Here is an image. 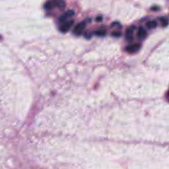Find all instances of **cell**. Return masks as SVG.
Segmentation results:
<instances>
[{
	"label": "cell",
	"mask_w": 169,
	"mask_h": 169,
	"mask_svg": "<svg viewBox=\"0 0 169 169\" xmlns=\"http://www.w3.org/2000/svg\"><path fill=\"white\" fill-rule=\"evenodd\" d=\"M96 21H102V17H101V16H98V17L96 18Z\"/></svg>",
	"instance_id": "obj_12"
},
{
	"label": "cell",
	"mask_w": 169,
	"mask_h": 169,
	"mask_svg": "<svg viewBox=\"0 0 169 169\" xmlns=\"http://www.w3.org/2000/svg\"><path fill=\"white\" fill-rule=\"evenodd\" d=\"M157 25H158V23L155 21H149L146 23L147 27L149 29L155 28L156 27H157Z\"/></svg>",
	"instance_id": "obj_8"
},
{
	"label": "cell",
	"mask_w": 169,
	"mask_h": 169,
	"mask_svg": "<svg viewBox=\"0 0 169 169\" xmlns=\"http://www.w3.org/2000/svg\"><path fill=\"white\" fill-rule=\"evenodd\" d=\"M74 11L72 10H69L65 13L64 15H61V17L59 19V21L61 23H65L67 22V21L70 17L74 15Z\"/></svg>",
	"instance_id": "obj_5"
},
{
	"label": "cell",
	"mask_w": 169,
	"mask_h": 169,
	"mask_svg": "<svg viewBox=\"0 0 169 169\" xmlns=\"http://www.w3.org/2000/svg\"><path fill=\"white\" fill-rule=\"evenodd\" d=\"M147 36V33L146 31L145 30V29L142 27H140L137 33V38H139V40H143L146 38Z\"/></svg>",
	"instance_id": "obj_6"
},
{
	"label": "cell",
	"mask_w": 169,
	"mask_h": 169,
	"mask_svg": "<svg viewBox=\"0 0 169 169\" xmlns=\"http://www.w3.org/2000/svg\"><path fill=\"white\" fill-rule=\"evenodd\" d=\"M94 34L96 35V36L102 37V36H105L106 35L107 31L105 29H101L95 31V32H94Z\"/></svg>",
	"instance_id": "obj_9"
},
{
	"label": "cell",
	"mask_w": 169,
	"mask_h": 169,
	"mask_svg": "<svg viewBox=\"0 0 169 169\" xmlns=\"http://www.w3.org/2000/svg\"><path fill=\"white\" fill-rule=\"evenodd\" d=\"M66 6V3L62 1H48L44 5V8L46 10H51L55 7L63 8Z\"/></svg>",
	"instance_id": "obj_1"
},
{
	"label": "cell",
	"mask_w": 169,
	"mask_h": 169,
	"mask_svg": "<svg viewBox=\"0 0 169 169\" xmlns=\"http://www.w3.org/2000/svg\"><path fill=\"white\" fill-rule=\"evenodd\" d=\"M112 35L115 37H120L122 35V34L119 32H113L112 33Z\"/></svg>",
	"instance_id": "obj_11"
},
{
	"label": "cell",
	"mask_w": 169,
	"mask_h": 169,
	"mask_svg": "<svg viewBox=\"0 0 169 169\" xmlns=\"http://www.w3.org/2000/svg\"><path fill=\"white\" fill-rule=\"evenodd\" d=\"M74 23V19H72L70 21H67L62 25L60 27V30L63 33H66L68 31L70 28L72 27Z\"/></svg>",
	"instance_id": "obj_4"
},
{
	"label": "cell",
	"mask_w": 169,
	"mask_h": 169,
	"mask_svg": "<svg viewBox=\"0 0 169 169\" xmlns=\"http://www.w3.org/2000/svg\"><path fill=\"white\" fill-rule=\"evenodd\" d=\"M135 29V27H132L127 29L125 32V37L127 40L131 41L133 38V34L134 30Z\"/></svg>",
	"instance_id": "obj_7"
},
{
	"label": "cell",
	"mask_w": 169,
	"mask_h": 169,
	"mask_svg": "<svg viewBox=\"0 0 169 169\" xmlns=\"http://www.w3.org/2000/svg\"><path fill=\"white\" fill-rule=\"evenodd\" d=\"M141 45L139 43H135L131 44L127 46L125 48L126 51L129 54H134L137 53L141 49Z\"/></svg>",
	"instance_id": "obj_3"
},
{
	"label": "cell",
	"mask_w": 169,
	"mask_h": 169,
	"mask_svg": "<svg viewBox=\"0 0 169 169\" xmlns=\"http://www.w3.org/2000/svg\"><path fill=\"white\" fill-rule=\"evenodd\" d=\"M160 21L161 22V25L163 27H167L169 23V20L167 17H162L160 19Z\"/></svg>",
	"instance_id": "obj_10"
},
{
	"label": "cell",
	"mask_w": 169,
	"mask_h": 169,
	"mask_svg": "<svg viewBox=\"0 0 169 169\" xmlns=\"http://www.w3.org/2000/svg\"><path fill=\"white\" fill-rule=\"evenodd\" d=\"M86 23L84 21H82L78 23L76 27H74L73 30V33L76 35L80 36L84 32V29L85 28Z\"/></svg>",
	"instance_id": "obj_2"
}]
</instances>
